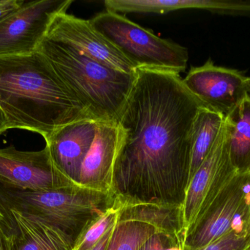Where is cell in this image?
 <instances>
[{"instance_id":"obj_6","label":"cell","mask_w":250,"mask_h":250,"mask_svg":"<svg viewBox=\"0 0 250 250\" xmlns=\"http://www.w3.org/2000/svg\"><path fill=\"white\" fill-rule=\"evenodd\" d=\"M230 232L250 233V173H239L185 236L184 248H202Z\"/></svg>"},{"instance_id":"obj_2","label":"cell","mask_w":250,"mask_h":250,"mask_svg":"<svg viewBox=\"0 0 250 250\" xmlns=\"http://www.w3.org/2000/svg\"><path fill=\"white\" fill-rule=\"evenodd\" d=\"M0 108L9 129L36 132L45 140L65 125L92 119L38 51L0 57Z\"/></svg>"},{"instance_id":"obj_11","label":"cell","mask_w":250,"mask_h":250,"mask_svg":"<svg viewBox=\"0 0 250 250\" xmlns=\"http://www.w3.org/2000/svg\"><path fill=\"white\" fill-rule=\"evenodd\" d=\"M45 35L111 68L128 73L136 72L134 65L96 30L89 20L79 19L67 12L60 13L53 19Z\"/></svg>"},{"instance_id":"obj_27","label":"cell","mask_w":250,"mask_h":250,"mask_svg":"<svg viewBox=\"0 0 250 250\" xmlns=\"http://www.w3.org/2000/svg\"><path fill=\"white\" fill-rule=\"evenodd\" d=\"M7 129H9L8 123H7L4 113L0 108V134L2 133L4 131L7 130Z\"/></svg>"},{"instance_id":"obj_9","label":"cell","mask_w":250,"mask_h":250,"mask_svg":"<svg viewBox=\"0 0 250 250\" xmlns=\"http://www.w3.org/2000/svg\"><path fill=\"white\" fill-rule=\"evenodd\" d=\"M237 173L225 146L223 126L217 142L188 185L183 205L185 236Z\"/></svg>"},{"instance_id":"obj_24","label":"cell","mask_w":250,"mask_h":250,"mask_svg":"<svg viewBox=\"0 0 250 250\" xmlns=\"http://www.w3.org/2000/svg\"><path fill=\"white\" fill-rule=\"evenodd\" d=\"M23 0H0V22L24 4Z\"/></svg>"},{"instance_id":"obj_26","label":"cell","mask_w":250,"mask_h":250,"mask_svg":"<svg viewBox=\"0 0 250 250\" xmlns=\"http://www.w3.org/2000/svg\"><path fill=\"white\" fill-rule=\"evenodd\" d=\"M117 225V224H116ZM115 226H113L105 235L104 237L101 239L99 242L97 244L96 246L93 248L92 250H106L107 246H108V243H109L110 239H111V236H112L113 233H114V228Z\"/></svg>"},{"instance_id":"obj_25","label":"cell","mask_w":250,"mask_h":250,"mask_svg":"<svg viewBox=\"0 0 250 250\" xmlns=\"http://www.w3.org/2000/svg\"><path fill=\"white\" fill-rule=\"evenodd\" d=\"M0 250H10L7 231L3 221V216L0 217Z\"/></svg>"},{"instance_id":"obj_1","label":"cell","mask_w":250,"mask_h":250,"mask_svg":"<svg viewBox=\"0 0 250 250\" xmlns=\"http://www.w3.org/2000/svg\"><path fill=\"white\" fill-rule=\"evenodd\" d=\"M202 107L178 73L137 69L117 123L111 192L121 208L138 204L183 208L192 126Z\"/></svg>"},{"instance_id":"obj_12","label":"cell","mask_w":250,"mask_h":250,"mask_svg":"<svg viewBox=\"0 0 250 250\" xmlns=\"http://www.w3.org/2000/svg\"><path fill=\"white\" fill-rule=\"evenodd\" d=\"M99 122L93 119L73 122L60 128L45 139L55 167L79 186L82 164L93 143Z\"/></svg>"},{"instance_id":"obj_17","label":"cell","mask_w":250,"mask_h":250,"mask_svg":"<svg viewBox=\"0 0 250 250\" xmlns=\"http://www.w3.org/2000/svg\"><path fill=\"white\" fill-rule=\"evenodd\" d=\"M225 116L207 107L200 109L192 131L189 183L217 142L224 126ZM189 185V184H188Z\"/></svg>"},{"instance_id":"obj_23","label":"cell","mask_w":250,"mask_h":250,"mask_svg":"<svg viewBox=\"0 0 250 250\" xmlns=\"http://www.w3.org/2000/svg\"><path fill=\"white\" fill-rule=\"evenodd\" d=\"M178 245L184 247L183 243L177 238L167 233L157 232L139 250H167Z\"/></svg>"},{"instance_id":"obj_15","label":"cell","mask_w":250,"mask_h":250,"mask_svg":"<svg viewBox=\"0 0 250 250\" xmlns=\"http://www.w3.org/2000/svg\"><path fill=\"white\" fill-rule=\"evenodd\" d=\"M224 143L238 173H250V95L225 117Z\"/></svg>"},{"instance_id":"obj_18","label":"cell","mask_w":250,"mask_h":250,"mask_svg":"<svg viewBox=\"0 0 250 250\" xmlns=\"http://www.w3.org/2000/svg\"><path fill=\"white\" fill-rule=\"evenodd\" d=\"M107 10L120 13H163L197 9L198 0H105Z\"/></svg>"},{"instance_id":"obj_29","label":"cell","mask_w":250,"mask_h":250,"mask_svg":"<svg viewBox=\"0 0 250 250\" xmlns=\"http://www.w3.org/2000/svg\"><path fill=\"white\" fill-rule=\"evenodd\" d=\"M3 214L2 213H1V210H0V217H2Z\"/></svg>"},{"instance_id":"obj_21","label":"cell","mask_w":250,"mask_h":250,"mask_svg":"<svg viewBox=\"0 0 250 250\" xmlns=\"http://www.w3.org/2000/svg\"><path fill=\"white\" fill-rule=\"evenodd\" d=\"M198 9L220 15L250 17V0H198Z\"/></svg>"},{"instance_id":"obj_22","label":"cell","mask_w":250,"mask_h":250,"mask_svg":"<svg viewBox=\"0 0 250 250\" xmlns=\"http://www.w3.org/2000/svg\"><path fill=\"white\" fill-rule=\"evenodd\" d=\"M183 250H250V233L230 232L202 248Z\"/></svg>"},{"instance_id":"obj_5","label":"cell","mask_w":250,"mask_h":250,"mask_svg":"<svg viewBox=\"0 0 250 250\" xmlns=\"http://www.w3.org/2000/svg\"><path fill=\"white\" fill-rule=\"evenodd\" d=\"M89 22L136 69L178 74L186 70L189 53L185 47L160 38L125 16L106 10Z\"/></svg>"},{"instance_id":"obj_28","label":"cell","mask_w":250,"mask_h":250,"mask_svg":"<svg viewBox=\"0 0 250 250\" xmlns=\"http://www.w3.org/2000/svg\"><path fill=\"white\" fill-rule=\"evenodd\" d=\"M245 88L247 94L250 96V76H247L245 79Z\"/></svg>"},{"instance_id":"obj_16","label":"cell","mask_w":250,"mask_h":250,"mask_svg":"<svg viewBox=\"0 0 250 250\" xmlns=\"http://www.w3.org/2000/svg\"><path fill=\"white\" fill-rule=\"evenodd\" d=\"M118 221H135L146 223L185 242V227L182 207L138 204L122 207Z\"/></svg>"},{"instance_id":"obj_8","label":"cell","mask_w":250,"mask_h":250,"mask_svg":"<svg viewBox=\"0 0 250 250\" xmlns=\"http://www.w3.org/2000/svg\"><path fill=\"white\" fill-rule=\"evenodd\" d=\"M75 185L55 167L46 146L38 151H19L13 146L0 148V186L2 187L48 192Z\"/></svg>"},{"instance_id":"obj_4","label":"cell","mask_w":250,"mask_h":250,"mask_svg":"<svg viewBox=\"0 0 250 250\" xmlns=\"http://www.w3.org/2000/svg\"><path fill=\"white\" fill-rule=\"evenodd\" d=\"M0 205L35 216L56 226L76 246L85 232L105 213L121 208L111 192H101L78 185L32 192L0 186Z\"/></svg>"},{"instance_id":"obj_3","label":"cell","mask_w":250,"mask_h":250,"mask_svg":"<svg viewBox=\"0 0 250 250\" xmlns=\"http://www.w3.org/2000/svg\"><path fill=\"white\" fill-rule=\"evenodd\" d=\"M38 51L91 118L117 123L136 79L137 70L128 73L111 68L47 35Z\"/></svg>"},{"instance_id":"obj_14","label":"cell","mask_w":250,"mask_h":250,"mask_svg":"<svg viewBox=\"0 0 250 250\" xmlns=\"http://www.w3.org/2000/svg\"><path fill=\"white\" fill-rule=\"evenodd\" d=\"M118 144L117 123L100 121L93 143L82 164L79 186L101 192H111Z\"/></svg>"},{"instance_id":"obj_7","label":"cell","mask_w":250,"mask_h":250,"mask_svg":"<svg viewBox=\"0 0 250 250\" xmlns=\"http://www.w3.org/2000/svg\"><path fill=\"white\" fill-rule=\"evenodd\" d=\"M73 0L25 2L0 22V57L36 52L57 15L67 12Z\"/></svg>"},{"instance_id":"obj_13","label":"cell","mask_w":250,"mask_h":250,"mask_svg":"<svg viewBox=\"0 0 250 250\" xmlns=\"http://www.w3.org/2000/svg\"><path fill=\"white\" fill-rule=\"evenodd\" d=\"M10 250H73L71 239L48 222L0 205Z\"/></svg>"},{"instance_id":"obj_20","label":"cell","mask_w":250,"mask_h":250,"mask_svg":"<svg viewBox=\"0 0 250 250\" xmlns=\"http://www.w3.org/2000/svg\"><path fill=\"white\" fill-rule=\"evenodd\" d=\"M121 208H115L105 213L95 222L83 235L73 250H92L104 237V235L116 226Z\"/></svg>"},{"instance_id":"obj_19","label":"cell","mask_w":250,"mask_h":250,"mask_svg":"<svg viewBox=\"0 0 250 250\" xmlns=\"http://www.w3.org/2000/svg\"><path fill=\"white\" fill-rule=\"evenodd\" d=\"M157 232L146 223L118 221L105 250H139Z\"/></svg>"},{"instance_id":"obj_10","label":"cell","mask_w":250,"mask_h":250,"mask_svg":"<svg viewBox=\"0 0 250 250\" xmlns=\"http://www.w3.org/2000/svg\"><path fill=\"white\" fill-rule=\"evenodd\" d=\"M246 77L239 70L215 66L209 59L203 66L191 68L182 81L204 107L226 117L248 95Z\"/></svg>"}]
</instances>
